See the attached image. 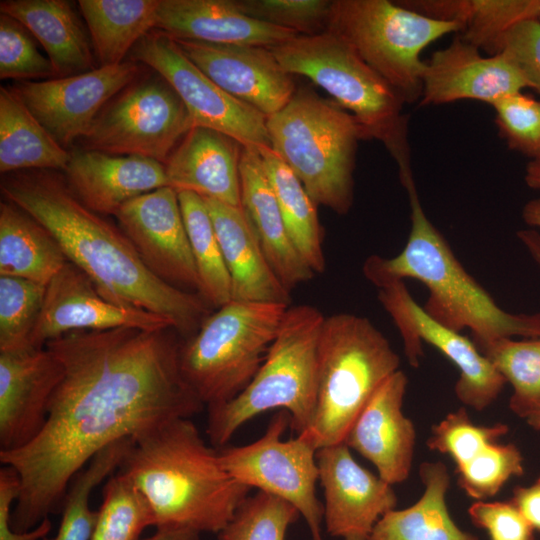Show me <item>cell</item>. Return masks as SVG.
<instances>
[{"mask_svg":"<svg viewBox=\"0 0 540 540\" xmlns=\"http://www.w3.org/2000/svg\"><path fill=\"white\" fill-rule=\"evenodd\" d=\"M182 341L172 327H121L74 331L46 343L64 374L39 435L0 451L21 485L10 516L0 517V540H16L61 512L72 479L106 446L202 411L181 372Z\"/></svg>","mask_w":540,"mask_h":540,"instance_id":"obj_1","label":"cell"},{"mask_svg":"<svg viewBox=\"0 0 540 540\" xmlns=\"http://www.w3.org/2000/svg\"><path fill=\"white\" fill-rule=\"evenodd\" d=\"M1 193L46 227L67 260L110 301L167 319L183 339L211 313L199 294L177 289L152 274L123 231L86 207L58 171L5 174Z\"/></svg>","mask_w":540,"mask_h":540,"instance_id":"obj_2","label":"cell"},{"mask_svg":"<svg viewBox=\"0 0 540 540\" xmlns=\"http://www.w3.org/2000/svg\"><path fill=\"white\" fill-rule=\"evenodd\" d=\"M118 473L147 500L156 528L220 532L251 488L223 468L190 418L153 427L135 438Z\"/></svg>","mask_w":540,"mask_h":540,"instance_id":"obj_3","label":"cell"},{"mask_svg":"<svg viewBox=\"0 0 540 540\" xmlns=\"http://www.w3.org/2000/svg\"><path fill=\"white\" fill-rule=\"evenodd\" d=\"M402 185L411 208L408 240L394 257L369 256L363 264L365 278L377 288L405 278L420 281L429 293L425 312L454 331L470 329L478 349L503 338H539L540 313L515 314L502 309L466 271L428 219L414 177Z\"/></svg>","mask_w":540,"mask_h":540,"instance_id":"obj_4","label":"cell"},{"mask_svg":"<svg viewBox=\"0 0 540 540\" xmlns=\"http://www.w3.org/2000/svg\"><path fill=\"white\" fill-rule=\"evenodd\" d=\"M291 75H302L354 116L365 139L381 142L397 163L400 181L413 176L406 103L340 35L327 30L270 47Z\"/></svg>","mask_w":540,"mask_h":540,"instance_id":"obj_5","label":"cell"},{"mask_svg":"<svg viewBox=\"0 0 540 540\" xmlns=\"http://www.w3.org/2000/svg\"><path fill=\"white\" fill-rule=\"evenodd\" d=\"M271 149L295 173L316 206L347 214L354 199L358 142L364 133L352 114L312 88H297L267 117Z\"/></svg>","mask_w":540,"mask_h":540,"instance_id":"obj_6","label":"cell"},{"mask_svg":"<svg viewBox=\"0 0 540 540\" xmlns=\"http://www.w3.org/2000/svg\"><path fill=\"white\" fill-rule=\"evenodd\" d=\"M325 316L311 305L288 307L258 372L225 403L208 407L207 435L220 449L236 431L272 409L290 414L298 434L313 422L317 401L318 343Z\"/></svg>","mask_w":540,"mask_h":540,"instance_id":"obj_7","label":"cell"},{"mask_svg":"<svg viewBox=\"0 0 540 540\" xmlns=\"http://www.w3.org/2000/svg\"><path fill=\"white\" fill-rule=\"evenodd\" d=\"M400 367L384 334L366 317L324 318L317 366V401L309 431L318 449L344 442L377 389Z\"/></svg>","mask_w":540,"mask_h":540,"instance_id":"obj_8","label":"cell"},{"mask_svg":"<svg viewBox=\"0 0 540 540\" xmlns=\"http://www.w3.org/2000/svg\"><path fill=\"white\" fill-rule=\"evenodd\" d=\"M289 306L231 301L210 313L183 339L180 368L208 407L230 401L251 382L274 341Z\"/></svg>","mask_w":540,"mask_h":540,"instance_id":"obj_9","label":"cell"},{"mask_svg":"<svg viewBox=\"0 0 540 540\" xmlns=\"http://www.w3.org/2000/svg\"><path fill=\"white\" fill-rule=\"evenodd\" d=\"M344 38L406 103L420 100L424 63L432 42L461 33L456 22L436 20L388 0H333L328 28Z\"/></svg>","mask_w":540,"mask_h":540,"instance_id":"obj_10","label":"cell"},{"mask_svg":"<svg viewBox=\"0 0 540 540\" xmlns=\"http://www.w3.org/2000/svg\"><path fill=\"white\" fill-rule=\"evenodd\" d=\"M193 127L180 96L157 74L137 78L112 98L81 140L87 150L164 164Z\"/></svg>","mask_w":540,"mask_h":540,"instance_id":"obj_11","label":"cell"},{"mask_svg":"<svg viewBox=\"0 0 540 540\" xmlns=\"http://www.w3.org/2000/svg\"><path fill=\"white\" fill-rule=\"evenodd\" d=\"M290 423V414L280 410L256 441L218 449L220 463L239 483L293 505L305 520L312 540H323V504L316 495L318 447L309 431L282 440Z\"/></svg>","mask_w":540,"mask_h":540,"instance_id":"obj_12","label":"cell"},{"mask_svg":"<svg viewBox=\"0 0 540 540\" xmlns=\"http://www.w3.org/2000/svg\"><path fill=\"white\" fill-rule=\"evenodd\" d=\"M133 61L163 77L177 92L194 126L224 133L244 147L271 148L267 117L214 83L167 34L153 29L134 46Z\"/></svg>","mask_w":540,"mask_h":540,"instance_id":"obj_13","label":"cell"},{"mask_svg":"<svg viewBox=\"0 0 540 540\" xmlns=\"http://www.w3.org/2000/svg\"><path fill=\"white\" fill-rule=\"evenodd\" d=\"M378 300L397 327L412 367L419 366L422 343L426 342L458 368L454 392L463 405L482 411L498 398L507 383L505 378L473 340L431 318L413 299L403 280L378 288Z\"/></svg>","mask_w":540,"mask_h":540,"instance_id":"obj_14","label":"cell"},{"mask_svg":"<svg viewBox=\"0 0 540 540\" xmlns=\"http://www.w3.org/2000/svg\"><path fill=\"white\" fill-rule=\"evenodd\" d=\"M137 62L64 78L22 81L12 88L47 131L64 148L82 139L107 103L138 78Z\"/></svg>","mask_w":540,"mask_h":540,"instance_id":"obj_15","label":"cell"},{"mask_svg":"<svg viewBox=\"0 0 540 540\" xmlns=\"http://www.w3.org/2000/svg\"><path fill=\"white\" fill-rule=\"evenodd\" d=\"M114 217L152 274L177 289L199 294V277L175 189L164 186L138 196Z\"/></svg>","mask_w":540,"mask_h":540,"instance_id":"obj_16","label":"cell"},{"mask_svg":"<svg viewBox=\"0 0 540 540\" xmlns=\"http://www.w3.org/2000/svg\"><path fill=\"white\" fill-rule=\"evenodd\" d=\"M327 533L342 540H369L377 522L395 509L393 486L362 467L344 443L317 450Z\"/></svg>","mask_w":540,"mask_h":540,"instance_id":"obj_17","label":"cell"},{"mask_svg":"<svg viewBox=\"0 0 540 540\" xmlns=\"http://www.w3.org/2000/svg\"><path fill=\"white\" fill-rule=\"evenodd\" d=\"M121 327L174 328L170 321L155 313L110 301L79 268L67 261L46 286L30 346L44 347L50 340L74 331Z\"/></svg>","mask_w":540,"mask_h":540,"instance_id":"obj_18","label":"cell"},{"mask_svg":"<svg viewBox=\"0 0 540 540\" xmlns=\"http://www.w3.org/2000/svg\"><path fill=\"white\" fill-rule=\"evenodd\" d=\"M63 374L46 346L0 352V451L20 449L39 435Z\"/></svg>","mask_w":540,"mask_h":540,"instance_id":"obj_19","label":"cell"},{"mask_svg":"<svg viewBox=\"0 0 540 540\" xmlns=\"http://www.w3.org/2000/svg\"><path fill=\"white\" fill-rule=\"evenodd\" d=\"M174 40L214 83L266 117L281 110L297 89L268 47Z\"/></svg>","mask_w":540,"mask_h":540,"instance_id":"obj_20","label":"cell"},{"mask_svg":"<svg viewBox=\"0 0 540 540\" xmlns=\"http://www.w3.org/2000/svg\"><path fill=\"white\" fill-rule=\"evenodd\" d=\"M421 106L459 100L492 104L500 97L529 87L518 67L504 54L484 56L459 35L425 61Z\"/></svg>","mask_w":540,"mask_h":540,"instance_id":"obj_21","label":"cell"},{"mask_svg":"<svg viewBox=\"0 0 540 540\" xmlns=\"http://www.w3.org/2000/svg\"><path fill=\"white\" fill-rule=\"evenodd\" d=\"M407 385L402 370L392 374L367 402L344 439L392 486L408 479L415 451L416 429L402 410Z\"/></svg>","mask_w":540,"mask_h":540,"instance_id":"obj_22","label":"cell"},{"mask_svg":"<svg viewBox=\"0 0 540 540\" xmlns=\"http://www.w3.org/2000/svg\"><path fill=\"white\" fill-rule=\"evenodd\" d=\"M64 177L78 199L100 215H115L130 200L168 186L164 164L142 156L83 149L71 153Z\"/></svg>","mask_w":540,"mask_h":540,"instance_id":"obj_23","label":"cell"},{"mask_svg":"<svg viewBox=\"0 0 540 540\" xmlns=\"http://www.w3.org/2000/svg\"><path fill=\"white\" fill-rule=\"evenodd\" d=\"M155 29L177 40L268 48L299 35L244 14L237 0H159Z\"/></svg>","mask_w":540,"mask_h":540,"instance_id":"obj_24","label":"cell"},{"mask_svg":"<svg viewBox=\"0 0 540 540\" xmlns=\"http://www.w3.org/2000/svg\"><path fill=\"white\" fill-rule=\"evenodd\" d=\"M243 148L224 133L194 126L164 163L168 186L241 207Z\"/></svg>","mask_w":540,"mask_h":540,"instance_id":"obj_25","label":"cell"},{"mask_svg":"<svg viewBox=\"0 0 540 540\" xmlns=\"http://www.w3.org/2000/svg\"><path fill=\"white\" fill-rule=\"evenodd\" d=\"M241 208L272 270L291 293L315 273L290 239L257 149L244 147L240 160Z\"/></svg>","mask_w":540,"mask_h":540,"instance_id":"obj_26","label":"cell"},{"mask_svg":"<svg viewBox=\"0 0 540 540\" xmlns=\"http://www.w3.org/2000/svg\"><path fill=\"white\" fill-rule=\"evenodd\" d=\"M231 280L232 301L289 305L282 285L241 207L204 198Z\"/></svg>","mask_w":540,"mask_h":540,"instance_id":"obj_27","label":"cell"},{"mask_svg":"<svg viewBox=\"0 0 540 540\" xmlns=\"http://www.w3.org/2000/svg\"><path fill=\"white\" fill-rule=\"evenodd\" d=\"M1 13L20 22L45 49L55 78L96 69L90 38L66 0H3Z\"/></svg>","mask_w":540,"mask_h":540,"instance_id":"obj_28","label":"cell"},{"mask_svg":"<svg viewBox=\"0 0 540 540\" xmlns=\"http://www.w3.org/2000/svg\"><path fill=\"white\" fill-rule=\"evenodd\" d=\"M419 475L424 491L411 506L386 513L369 540H479L452 519L446 501L450 476L443 462H423Z\"/></svg>","mask_w":540,"mask_h":540,"instance_id":"obj_29","label":"cell"},{"mask_svg":"<svg viewBox=\"0 0 540 540\" xmlns=\"http://www.w3.org/2000/svg\"><path fill=\"white\" fill-rule=\"evenodd\" d=\"M59 243L32 215L7 201L0 203V276L48 285L67 263Z\"/></svg>","mask_w":540,"mask_h":540,"instance_id":"obj_30","label":"cell"},{"mask_svg":"<svg viewBox=\"0 0 540 540\" xmlns=\"http://www.w3.org/2000/svg\"><path fill=\"white\" fill-rule=\"evenodd\" d=\"M71 153L37 120L13 88L0 87V172L64 171Z\"/></svg>","mask_w":540,"mask_h":540,"instance_id":"obj_31","label":"cell"},{"mask_svg":"<svg viewBox=\"0 0 540 540\" xmlns=\"http://www.w3.org/2000/svg\"><path fill=\"white\" fill-rule=\"evenodd\" d=\"M159 0H79L99 67L118 65L155 29Z\"/></svg>","mask_w":540,"mask_h":540,"instance_id":"obj_32","label":"cell"},{"mask_svg":"<svg viewBox=\"0 0 540 540\" xmlns=\"http://www.w3.org/2000/svg\"><path fill=\"white\" fill-rule=\"evenodd\" d=\"M291 241L302 258L317 273H323V228L317 206L288 165L271 149L259 150Z\"/></svg>","mask_w":540,"mask_h":540,"instance_id":"obj_33","label":"cell"},{"mask_svg":"<svg viewBox=\"0 0 540 540\" xmlns=\"http://www.w3.org/2000/svg\"><path fill=\"white\" fill-rule=\"evenodd\" d=\"M178 198L199 277V295L211 308H220L232 301L231 280L210 213L196 193L178 192Z\"/></svg>","mask_w":540,"mask_h":540,"instance_id":"obj_34","label":"cell"},{"mask_svg":"<svg viewBox=\"0 0 540 540\" xmlns=\"http://www.w3.org/2000/svg\"><path fill=\"white\" fill-rule=\"evenodd\" d=\"M102 494L90 540H140L148 526H155L147 500L122 474L111 475Z\"/></svg>","mask_w":540,"mask_h":540,"instance_id":"obj_35","label":"cell"},{"mask_svg":"<svg viewBox=\"0 0 540 540\" xmlns=\"http://www.w3.org/2000/svg\"><path fill=\"white\" fill-rule=\"evenodd\" d=\"M119 455L112 448H105L72 479L65 495L62 517L57 533L43 540H90L98 511L90 509L92 491L116 471Z\"/></svg>","mask_w":540,"mask_h":540,"instance_id":"obj_36","label":"cell"},{"mask_svg":"<svg viewBox=\"0 0 540 540\" xmlns=\"http://www.w3.org/2000/svg\"><path fill=\"white\" fill-rule=\"evenodd\" d=\"M479 350L512 385L509 407L514 413L540 400V337L503 338Z\"/></svg>","mask_w":540,"mask_h":540,"instance_id":"obj_37","label":"cell"},{"mask_svg":"<svg viewBox=\"0 0 540 540\" xmlns=\"http://www.w3.org/2000/svg\"><path fill=\"white\" fill-rule=\"evenodd\" d=\"M46 285L11 276H0V352L30 347Z\"/></svg>","mask_w":540,"mask_h":540,"instance_id":"obj_38","label":"cell"},{"mask_svg":"<svg viewBox=\"0 0 540 540\" xmlns=\"http://www.w3.org/2000/svg\"><path fill=\"white\" fill-rule=\"evenodd\" d=\"M299 516L287 501L257 491L241 503L230 522L217 533V539L285 540L289 526Z\"/></svg>","mask_w":540,"mask_h":540,"instance_id":"obj_39","label":"cell"},{"mask_svg":"<svg viewBox=\"0 0 540 540\" xmlns=\"http://www.w3.org/2000/svg\"><path fill=\"white\" fill-rule=\"evenodd\" d=\"M539 9L540 0H469L459 36L488 55H496L502 35L515 24L536 18Z\"/></svg>","mask_w":540,"mask_h":540,"instance_id":"obj_40","label":"cell"},{"mask_svg":"<svg viewBox=\"0 0 540 540\" xmlns=\"http://www.w3.org/2000/svg\"><path fill=\"white\" fill-rule=\"evenodd\" d=\"M509 428L504 423L475 424L465 407L448 413L431 429L427 440L430 450L448 455L459 468L487 446L506 435Z\"/></svg>","mask_w":540,"mask_h":540,"instance_id":"obj_41","label":"cell"},{"mask_svg":"<svg viewBox=\"0 0 540 540\" xmlns=\"http://www.w3.org/2000/svg\"><path fill=\"white\" fill-rule=\"evenodd\" d=\"M460 488L476 501L495 496L505 483L524 473L523 456L513 443L495 442L456 468Z\"/></svg>","mask_w":540,"mask_h":540,"instance_id":"obj_42","label":"cell"},{"mask_svg":"<svg viewBox=\"0 0 540 540\" xmlns=\"http://www.w3.org/2000/svg\"><path fill=\"white\" fill-rule=\"evenodd\" d=\"M30 32L0 13V78L43 81L55 78L50 60L37 49Z\"/></svg>","mask_w":540,"mask_h":540,"instance_id":"obj_43","label":"cell"},{"mask_svg":"<svg viewBox=\"0 0 540 540\" xmlns=\"http://www.w3.org/2000/svg\"><path fill=\"white\" fill-rule=\"evenodd\" d=\"M244 14L299 35L327 31L331 0H237Z\"/></svg>","mask_w":540,"mask_h":540,"instance_id":"obj_44","label":"cell"},{"mask_svg":"<svg viewBox=\"0 0 540 540\" xmlns=\"http://www.w3.org/2000/svg\"><path fill=\"white\" fill-rule=\"evenodd\" d=\"M491 106L509 149L530 159L536 157L540 153V101L516 92L500 97Z\"/></svg>","mask_w":540,"mask_h":540,"instance_id":"obj_45","label":"cell"},{"mask_svg":"<svg viewBox=\"0 0 540 540\" xmlns=\"http://www.w3.org/2000/svg\"><path fill=\"white\" fill-rule=\"evenodd\" d=\"M506 55L521 71L530 88L540 95V22L526 19L506 31L496 54Z\"/></svg>","mask_w":540,"mask_h":540,"instance_id":"obj_46","label":"cell"},{"mask_svg":"<svg viewBox=\"0 0 540 540\" xmlns=\"http://www.w3.org/2000/svg\"><path fill=\"white\" fill-rule=\"evenodd\" d=\"M468 515L490 540H535L533 528L510 500L476 501L468 508Z\"/></svg>","mask_w":540,"mask_h":540,"instance_id":"obj_47","label":"cell"},{"mask_svg":"<svg viewBox=\"0 0 540 540\" xmlns=\"http://www.w3.org/2000/svg\"><path fill=\"white\" fill-rule=\"evenodd\" d=\"M510 501L518 508L534 531L540 533V475L528 486H517Z\"/></svg>","mask_w":540,"mask_h":540,"instance_id":"obj_48","label":"cell"},{"mask_svg":"<svg viewBox=\"0 0 540 540\" xmlns=\"http://www.w3.org/2000/svg\"><path fill=\"white\" fill-rule=\"evenodd\" d=\"M142 540H200V533L189 529L156 528V532Z\"/></svg>","mask_w":540,"mask_h":540,"instance_id":"obj_49","label":"cell"},{"mask_svg":"<svg viewBox=\"0 0 540 540\" xmlns=\"http://www.w3.org/2000/svg\"><path fill=\"white\" fill-rule=\"evenodd\" d=\"M517 237L540 269V233L534 228L522 229Z\"/></svg>","mask_w":540,"mask_h":540,"instance_id":"obj_50","label":"cell"},{"mask_svg":"<svg viewBox=\"0 0 540 540\" xmlns=\"http://www.w3.org/2000/svg\"><path fill=\"white\" fill-rule=\"evenodd\" d=\"M534 430L540 431V400L532 402L515 413Z\"/></svg>","mask_w":540,"mask_h":540,"instance_id":"obj_51","label":"cell"},{"mask_svg":"<svg viewBox=\"0 0 540 540\" xmlns=\"http://www.w3.org/2000/svg\"><path fill=\"white\" fill-rule=\"evenodd\" d=\"M524 181L531 189L540 190V153L527 163Z\"/></svg>","mask_w":540,"mask_h":540,"instance_id":"obj_52","label":"cell"},{"mask_svg":"<svg viewBox=\"0 0 540 540\" xmlns=\"http://www.w3.org/2000/svg\"><path fill=\"white\" fill-rule=\"evenodd\" d=\"M524 222L532 228H540V198L528 201L522 210Z\"/></svg>","mask_w":540,"mask_h":540,"instance_id":"obj_53","label":"cell"},{"mask_svg":"<svg viewBox=\"0 0 540 540\" xmlns=\"http://www.w3.org/2000/svg\"><path fill=\"white\" fill-rule=\"evenodd\" d=\"M536 19L540 22V9H539V12H538V14H537Z\"/></svg>","mask_w":540,"mask_h":540,"instance_id":"obj_54","label":"cell"},{"mask_svg":"<svg viewBox=\"0 0 540 540\" xmlns=\"http://www.w3.org/2000/svg\"><path fill=\"white\" fill-rule=\"evenodd\" d=\"M535 540H539V539H535Z\"/></svg>","mask_w":540,"mask_h":540,"instance_id":"obj_55","label":"cell"}]
</instances>
